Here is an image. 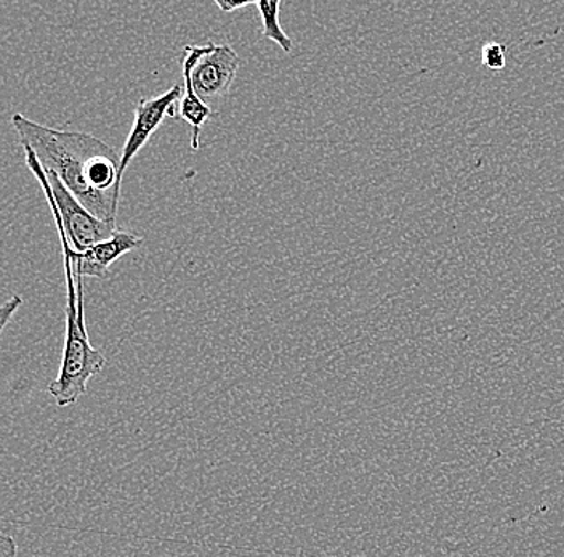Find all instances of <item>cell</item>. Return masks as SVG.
<instances>
[{
    "instance_id": "3957f363",
    "label": "cell",
    "mask_w": 564,
    "mask_h": 557,
    "mask_svg": "<svg viewBox=\"0 0 564 557\" xmlns=\"http://www.w3.org/2000/svg\"><path fill=\"white\" fill-rule=\"evenodd\" d=\"M182 63L189 68L197 97L209 105L228 94L241 58L231 45L209 41L206 45H186Z\"/></svg>"
},
{
    "instance_id": "30bf717a",
    "label": "cell",
    "mask_w": 564,
    "mask_h": 557,
    "mask_svg": "<svg viewBox=\"0 0 564 557\" xmlns=\"http://www.w3.org/2000/svg\"><path fill=\"white\" fill-rule=\"evenodd\" d=\"M23 306V299L21 296H13L9 301L3 304L2 310H0V331H6L7 324H9L10 319L21 309Z\"/></svg>"
},
{
    "instance_id": "5b68a950",
    "label": "cell",
    "mask_w": 564,
    "mask_h": 557,
    "mask_svg": "<svg viewBox=\"0 0 564 557\" xmlns=\"http://www.w3.org/2000/svg\"><path fill=\"white\" fill-rule=\"evenodd\" d=\"M183 90L180 86L164 92L153 98H141L135 109L132 130L127 137L121 151V164H119V189L122 186L123 174L129 169L133 158L143 150L144 144L150 142L153 133L156 132L162 122L167 118H176V108L182 100Z\"/></svg>"
},
{
    "instance_id": "ba28073f",
    "label": "cell",
    "mask_w": 564,
    "mask_h": 557,
    "mask_svg": "<svg viewBox=\"0 0 564 557\" xmlns=\"http://www.w3.org/2000/svg\"><path fill=\"white\" fill-rule=\"evenodd\" d=\"M263 23V36L268 41L276 42L284 54H291L294 51V42L284 33L280 24L281 2L278 0H260L256 2Z\"/></svg>"
},
{
    "instance_id": "7a4b0ae2",
    "label": "cell",
    "mask_w": 564,
    "mask_h": 557,
    "mask_svg": "<svg viewBox=\"0 0 564 557\" xmlns=\"http://www.w3.org/2000/svg\"><path fill=\"white\" fill-rule=\"evenodd\" d=\"M66 334L58 376L48 384V394L58 407H70L86 396L88 383L105 368L106 358L88 340L84 317V288L76 280L66 281Z\"/></svg>"
},
{
    "instance_id": "52a82bcc",
    "label": "cell",
    "mask_w": 564,
    "mask_h": 557,
    "mask_svg": "<svg viewBox=\"0 0 564 557\" xmlns=\"http://www.w3.org/2000/svg\"><path fill=\"white\" fill-rule=\"evenodd\" d=\"M182 72L185 86H183L182 100L178 101V108H176V119H182L189 126V130H192V150L196 151L199 150L200 132L210 119L212 109L206 101L197 97L192 84V74H189V68L185 63H182Z\"/></svg>"
},
{
    "instance_id": "8fae6325",
    "label": "cell",
    "mask_w": 564,
    "mask_h": 557,
    "mask_svg": "<svg viewBox=\"0 0 564 557\" xmlns=\"http://www.w3.org/2000/svg\"><path fill=\"white\" fill-rule=\"evenodd\" d=\"M18 548L15 539L9 535L0 537V557H17Z\"/></svg>"
},
{
    "instance_id": "277c9868",
    "label": "cell",
    "mask_w": 564,
    "mask_h": 557,
    "mask_svg": "<svg viewBox=\"0 0 564 557\" xmlns=\"http://www.w3.org/2000/svg\"><path fill=\"white\" fill-rule=\"evenodd\" d=\"M45 172V171H44ZM51 182L52 196L58 207L66 238L74 253H86L91 246L106 242L118 232L116 221H101L80 203L73 193L63 185L58 175L45 172Z\"/></svg>"
},
{
    "instance_id": "7c38bea8",
    "label": "cell",
    "mask_w": 564,
    "mask_h": 557,
    "mask_svg": "<svg viewBox=\"0 0 564 557\" xmlns=\"http://www.w3.org/2000/svg\"><path fill=\"white\" fill-rule=\"evenodd\" d=\"M215 6L224 13H231L238 9H246V7L256 6V2H227V0H215Z\"/></svg>"
},
{
    "instance_id": "9c48e42d",
    "label": "cell",
    "mask_w": 564,
    "mask_h": 557,
    "mask_svg": "<svg viewBox=\"0 0 564 557\" xmlns=\"http://www.w3.org/2000/svg\"><path fill=\"white\" fill-rule=\"evenodd\" d=\"M506 45L499 44V42H488V44L482 47V65H485L486 68L494 69V72H500V69L506 68Z\"/></svg>"
},
{
    "instance_id": "8992f818",
    "label": "cell",
    "mask_w": 564,
    "mask_h": 557,
    "mask_svg": "<svg viewBox=\"0 0 564 557\" xmlns=\"http://www.w3.org/2000/svg\"><path fill=\"white\" fill-rule=\"evenodd\" d=\"M143 238L130 232H116L115 236L91 246L86 253L73 251V266L76 277L108 278L109 269L123 254L140 248Z\"/></svg>"
},
{
    "instance_id": "6da1fadb",
    "label": "cell",
    "mask_w": 564,
    "mask_h": 557,
    "mask_svg": "<svg viewBox=\"0 0 564 557\" xmlns=\"http://www.w3.org/2000/svg\"><path fill=\"white\" fill-rule=\"evenodd\" d=\"M12 126L20 143L34 151L45 172L58 175L95 217L116 221L121 153L90 133L53 129L20 113L12 116Z\"/></svg>"
}]
</instances>
